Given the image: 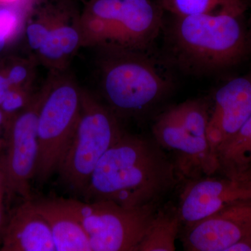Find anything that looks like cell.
<instances>
[{
  "mask_svg": "<svg viewBox=\"0 0 251 251\" xmlns=\"http://www.w3.org/2000/svg\"><path fill=\"white\" fill-rule=\"evenodd\" d=\"M178 181L171 157L153 138L125 131L97 163L82 194L85 202L156 206Z\"/></svg>",
  "mask_w": 251,
  "mask_h": 251,
  "instance_id": "cell-1",
  "label": "cell"
},
{
  "mask_svg": "<svg viewBox=\"0 0 251 251\" xmlns=\"http://www.w3.org/2000/svg\"><path fill=\"white\" fill-rule=\"evenodd\" d=\"M244 14L165 16L163 59L193 76L233 67L249 51Z\"/></svg>",
  "mask_w": 251,
  "mask_h": 251,
  "instance_id": "cell-2",
  "label": "cell"
},
{
  "mask_svg": "<svg viewBox=\"0 0 251 251\" xmlns=\"http://www.w3.org/2000/svg\"><path fill=\"white\" fill-rule=\"evenodd\" d=\"M98 50L102 94L118 118L143 116L173 92L171 67L151 50Z\"/></svg>",
  "mask_w": 251,
  "mask_h": 251,
  "instance_id": "cell-3",
  "label": "cell"
},
{
  "mask_svg": "<svg viewBox=\"0 0 251 251\" xmlns=\"http://www.w3.org/2000/svg\"><path fill=\"white\" fill-rule=\"evenodd\" d=\"M165 14L157 0H89L80 13L83 47L151 50Z\"/></svg>",
  "mask_w": 251,
  "mask_h": 251,
  "instance_id": "cell-4",
  "label": "cell"
},
{
  "mask_svg": "<svg viewBox=\"0 0 251 251\" xmlns=\"http://www.w3.org/2000/svg\"><path fill=\"white\" fill-rule=\"evenodd\" d=\"M210 102L189 99L162 112L152 126L153 139L171 157L179 181L216 175L217 158L208 138Z\"/></svg>",
  "mask_w": 251,
  "mask_h": 251,
  "instance_id": "cell-5",
  "label": "cell"
},
{
  "mask_svg": "<svg viewBox=\"0 0 251 251\" xmlns=\"http://www.w3.org/2000/svg\"><path fill=\"white\" fill-rule=\"evenodd\" d=\"M38 119L39 154L35 177L46 182L57 171L80 117L82 88L71 74L50 72Z\"/></svg>",
  "mask_w": 251,
  "mask_h": 251,
  "instance_id": "cell-6",
  "label": "cell"
},
{
  "mask_svg": "<svg viewBox=\"0 0 251 251\" xmlns=\"http://www.w3.org/2000/svg\"><path fill=\"white\" fill-rule=\"evenodd\" d=\"M124 132L115 113L82 89L76 129L57 170L63 182L83 193L97 163Z\"/></svg>",
  "mask_w": 251,
  "mask_h": 251,
  "instance_id": "cell-7",
  "label": "cell"
},
{
  "mask_svg": "<svg viewBox=\"0 0 251 251\" xmlns=\"http://www.w3.org/2000/svg\"><path fill=\"white\" fill-rule=\"evenodd\" d=\"M82 224L92 251H138L156 206L127 208L109 201L57 198Z\"/></svg>",
  "mask_w": 251,
  "mask_h": 251,
  "instance_id": "cell-8",
  "label": "cell"
},
{
  "mask_svg": "<svg viewBox=\"0 0 251 251\" xmlns=\"http://www.w3.org/2000/svg\"><path fill=\"white\" fill-rule=\"evenodd\" d=\"M45 86L34 93L30 103L6 124L5 146L0 154L6 176L8 201L19 197L23 201L32 199L31 181L35 177L39 143L38 119Z\"/></svg>",
  "mask_w": 251,
  "mask_h": 251,
  "instance_id": "cell-9",
  "label": "cell"
},
{
  "mask_svg": "<svg viewBox=\"0 0 251 251\" xmlns=\"http://www.w3.org/2000/svg\"><path fill=\"white\" fill-rule=\"evenodd\" d=\"M215 175L188 182L178 212L189 227L214 213L239 204H251V171L238 177Z\"/></svg>",
  "mask_w": 251,
  "mask_h": 251,
  "instance_id": "cell-10",
  "label": "cell"
},
{
  "mask_svg": "<svg viewBox=\"0 0 251 251\" xmlns=\"http://www.w3.org/2000/svg\"><path fill=\"white\" fill-rule=\"evenodd\" d=\"M251 116V72L226 82L213 97L207 134L215 156Z\"/></svg>",
  "mask_w": 251,
  "mask_h": 251,
  "instance_id": "cell-11",
  "label": "cell"
},
{
  "mask_svg": "<svg viewBox=\"0 0 251 251\" xmlns=\"http://www.w3.org/2000/svg\"><path fill=\"white\" fill-rule=\"evenodd\" d=\"M186 227V251H227L251 234V204L226 208Z\"/></svg>",
  "mask_w": 251,
  "mask_h": 251,
  "instance_id": "cell-12",
  "label": "cell"
},
{
  "mask_svg": "<svg viewBox=\"0 0 251 251\" xmlns=\"http://www.w3.org/2000/svg\"><path fill=\"white\" fill-rule=\"evenodd\" d=\"M1 242V251H56L49 223L32 199L11 211Z\"/></svg>",
  "mask_w": 251,
  "mask_h": 251,
  "instance_id": "cell-13",
  "label": "cell"
},
{
  "mask_svg": "<svg viewBox=\"0 0 251 251\" xmlns=\"http://www.w3.org/2000/svg\"><path fill=\"white\" fill-rule=\"evenodd\" d=\"M80 13L74 8L50 31L34 58L50 72H65L83 47Z\"/></svg>",
  "mask_w": 251,
  "mask_h": 251,
  "instance_id": "cell-14",
  "label": "cell"
},
{
  "mask_svg": "<svg viewBox=\"0 0 251 251\" xmlns=\"http://www.w3.org/2000/svg\"><path fill=\"white\" fill-rule=\"evenodd\" d=\"M36 209L49 223L56 251H92L82 224L55 199L34 201Z\"/></svg>",
  "mask_w": 251,
  "mask_h": 251,
  "instance_id": "cell-15",
  "label": "cell"
},
{
  "mask_svg": "<svg viewBox=\"0 0 251 251\" xmlns=\"http://www.w3.org/2000/svg\"><path fill=\"white\" fill-rule=\"evenodd\" d=\"M72 0H41L31 11L24 36L28 55L34 57L56 25L75 7Z\"/></svg>",
  "mask_w": 251,
  "mask_h": 251,
  "instance_id": "cell-16",
  "label": "cell"
},
{
  "mask_svg": "<svg viewBox=\"0 0 251 251\" xmlns=\"http://www.w3.org/2000/svg\"><path fill=\"white\" fill-rule=\"evenodd\" d=\"M219 172L223 176L238 177L251 171V116L216 152Z\"/></svg>",
  "mask_w": 251,
  "mask_h": 251,
  "instance_id": "cell-17",
  "label": "cell"
},
{
  "mask_svg": "<svg viewBox=\"0 0 251 251\" xmlns=\"http://www.w3.org/2000/svg\"><path fill=\"white\" fill-rule=\"evenodd\" d=\"M181 224L178 209L156 210L138 251H175Z\"/></svg>",
  "mask_w": 251,
  "mask_h": 251,
  "instance_id": "cell-18",
  "label": "cell"
},
{
  "mask_svg": "<svg viewBox=\"0 0 251 251\" xmlns=\"http://www.w3.org/2000/svg\"><path fill=\"white\" fill-rule=\"evenodd\" d=\"M168 14L179 16L198 15H243L248 11L246 0H157Z\"/></svg>",
  "mask_w": 251,
  "mask_h": 251,
  "instance_id": "cell-19",
  "label": "cell"
},
{
  "mask_svg": "<svg viewBox=\"0 0 251 251\" xmlns=\"http://www.w3.org/2000/svg\"><path fill=\"white\" fill-rule=\"evenodd\" d=\"M41 0H23L14 5L0 6V57L24 35L31 11Z\"/></svg>",
  "mask_w": 251,
  "mask_h": 251,
  "instance_id": "cell-20",
  "label": "cell"
},
{
  "mask_svg": "<svg viewBox=\"0 0 251 251\" xmlns=\"http://www.w3.org/2000/svg\"><path fill=\"white\" fill-rule=\"evenodd\" d=\"M0 59L11 87L33 89L36 67L39 65L35 58L29 55L6 54Z\"/></svg>",
  "mask_w": 251,
  "mask_h": 251,
  "instance_id": "cell-21",
  "label": "cell"
},
{
  "mask_svg": "<svg viewBox=\"0 0 251 251\" xmlns=\"http://www.w3.org/2000/svg\"><path fill=\"white\" fill-rule=\"evenodd\" d=\"M34 92L33 89L11 87L0 104L6 118V124L18 112L23 110L30 103Z\"/></svg>",
  "mask_w": 251,
  "mask_h": 251,
  "instance_id": "cell-22",
  "label": "cell"
},
{
  "mask_svg": "<svg viewBox=\"0 0 251 251\" xmlns=\"http://www.w3.org/2000/svg\"><path fill=\"white\" fill-rule=\"evenodd\" d=\"M9 206L6 176L0 156V240H1L9 219V215L7 214V208Z\"/></svg>",
  "mask_w": 251,
  "mask_h": 251,
  "instance_id": "cell-23",
  "label": "cell"
},
{
  "mask_svg": "<svg viewBox=\"0 0 251 251\" xmlns=\"http://www.w3.org/2000/svg\"><path fill=\"white\" fill-rule=\"evenodd\" d=\"M11 88V86L10 85L6 74H5L4 68L2 67L1 59H0V104L3 101L5 96Z\"/></svg>",
  "mask_w": 251,
  "mask_h": 251,
  "instance_id": "cell-24",
  "label": "cell"
},
{
  "mask_svg": "<svg viewBox=\"0 0 251 251\" xmlns=\"http://www.w3.org/2000/svg\"><path fill=\"white\" fill-rule=\"evenodd\" d=\"M227 251H251V234L236 243Z\"/></svg>",
  "mask_w": 251,
  "mask_h": 251,
  "instance_id": "cell-25",
  "label": "cell"
},
{
  "mask_svg": "<svg viewBox=\"0 0 251 251\" xmlns=\"http://www.w3.org/2000/svg\"><path fill=\"white\" fill-rule=\"evenodd\" d=\"M247 3L248 10H250V16L248 21L247 28V40L249 45V51H251V0H246Z\"/></svg>",
  "mask_w": 251,
  "mask_h": 251,
  "instance_id": "cell-26",
  "label": "cell"
},
{
  "mask_svg": "<svg viewBox=\"0 0 251 251\" xmlns=\"http://www.w3.org/2000/svg\"><path fill=\"white\" fill-rule=\"evenodd\" d=\"M6 126V118L4 112L0 108V138H4L5 128Z\"/></svg>",
  "mask_w": 251,
  "mask_h": 251,
  "instance_id": "cell-27",
  "label": "cell"
},
{
  "mask_svg": "<svg viewBox=\"0 0 251 251\" xmlns=\"http://www.w3.org/2000/svg\"><path fill=\"white\" fill-rule=\"evenodd\" d=\"M23 1V0H0V6L16 4Z\"/></svg>",
  "mask_w": 251,
  "mask_h": 251,
  "instance_id": "cell-28",
  "label": "cell"
},
{
  "mask_svg": "<svg viewBox=\"0 0 251 251\" xmlns=\"http://www.w3.org/2000/svg\"><path fill=\"white\" fill-rule=\"evenodd\" d=\"M72 1H78V0H72ZM80 1H87V0H80Z\"/></svg>",
  "mask_w": 251,
  "mask_h": 251,
  "instance_id": "cell-29",
  "label": "cell"
},
{
  "mask_svg": "<svg viewBox=\"0 0 251 251\" xmlns=\"http://www.w3.org/2000/svg\"><path fill=\"white\" fill-rule=\"evenodd\" d=\"M87 1H89V0H87Z\"/></svg>",
  "mask_w": 251,
  "mask_h": 251,
  "instance_id": "cell-30",
  "label": "cell"
}]
</instances>
